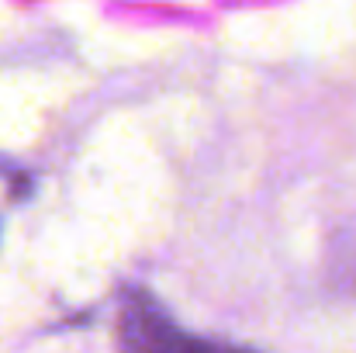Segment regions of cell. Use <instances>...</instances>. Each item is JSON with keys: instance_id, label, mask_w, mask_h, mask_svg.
<instances>
[{"instance_id": "obj_1", "label": "cell", "mask_w": 356, "mask_h": 353, "mask_svg": "<svg viewBox=\"0 0 356 353\" xmlns=\"http://www.w3.org/2000/svg\"><path fill=\"white\" fill-rule=\"evenodd\" d=\"M118 340L124 353H249L232 343L184 333L149 295L131 291L121 305Z\"/></svg>"}]
</instances>
